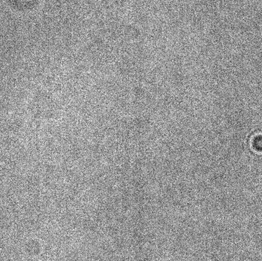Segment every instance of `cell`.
Returning <instances> with one entry per match:
<instances>
[{"label": "cell", "instance_id": "1", "mask_svg": "<svg viewBox=\"0 0 262 261\" xmlns=\"http://www.w3.org/2000/svg\"><path fill=\"white\" fill-rule=\"evenodd\" d=\"M249 147L253 153L262 154V132L254 133L249 139Z\"/></svg>", "mask_w": 262, "mask_h": 261}]
</instances>
